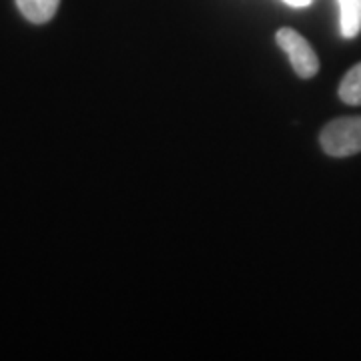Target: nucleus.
<instances>
[{
  "label": "nucleus",
  "mask_w": 361,
  "mask_h": 361,
  "mask_svg": "<svg viewBox=\"0 0 361 361\" xmlns=\"http://www.w3.org/2000/svg\"><path fill=\"white\" fill-rule=\"evenodd\" d=\"M323 151L331 157H349L361 153V116L336 118L322 130Z\"/></svg>",
  "instance_id": "nucleus-1"
},
{
  "label": "nucleus",
  "mask_w": 361,
  "mask_h": 361,
  "mask_svg": "<svg viewBox=\"0 0 361 361\" xmlns=\"http://www.w3.org/2000/svg\"><path fill=\"white\" fill-rule=\"evenodd\" d=\"M277 44L289 56L295 73L301 78H311L319 71V59L311 44L293 28H281L277 32Z\"/></svg>",
  "instance_id": "nucleus-2"
},
{
  "label": "nucleus",
  "mask_w": 361,
  "mask_h": 361,
  "mask_svg": "<svg viewBox=\"0 0 361 361\" xmlns=\"http://www.w3.org/2000/svg\"><path fill=\"white\" fill-rule=\"evenodd\" d=\"M61 0H16L18 11L23 13L26 20L35 25H44L49 23L54 13L59 11Z\"/></svg>",
  "instance_id": "nucleus-3"
},
{
  "label": "nucleus",
  "mask_w": 361,
  "mask_h": 361,
  "mask_svg": "<svg viewBox=\"0 0 361 361\" xmlns=\"http://www.w3.org/2000/svg\"><path fill=\"white\" fill-rule=\"evenodd\" d=\"M339 2V26L345 39H355L361 32V0H337Z\"/></svg>",
  "instance_id": "nucleus-4"
},
{
  "label": "nucleus",
  "mask_w": 361,
  "mask_h": 361,
  "mask_svg": "<svg viewBox=\"0 0 361 361\" xmlns=\"http://www.w3.org/2000/svg\"><path fill=\"white\" fill-rule=\"evenodd\" d=\"M339 99L345 104H361V63L343 77L339 85Z\"/></svg>",
  "instance_id": "nucleus-5"
},
{
  "label": "nucleus",
  "mask_w": 361,
  "mask_h": 361,
  "mask_svg": "<svg viewBox=\"0 0 361 361\" xmlns=\"http://www.w3.org/2000/svg\"><path fill=\"white\" fill-rule=\"evenodd\" d=\"M285 4L289 6H295V8H303V6H310L311 0H283Z\"/></svg>",
  "instance_id": "nucleus-6"
}]
</instances>
